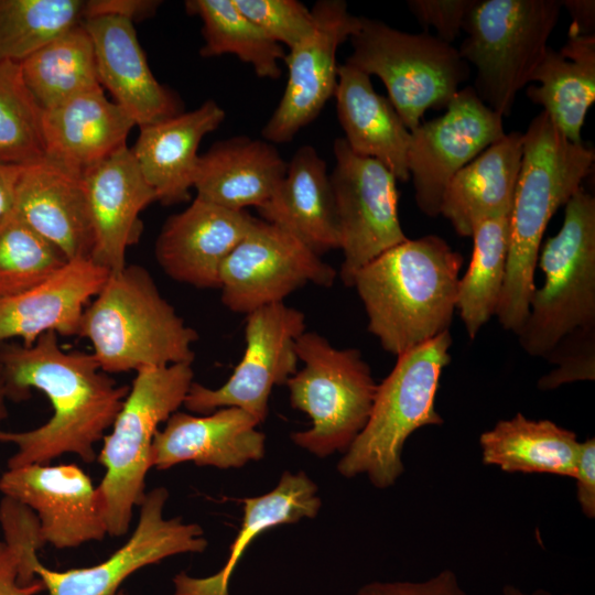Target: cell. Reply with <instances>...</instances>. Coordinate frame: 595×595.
<instances>
[{
    "instance_id": "d6a6232c",
    "label": "cell",
    "mask_w": 595,
    "mask_h": 595,
    "mask_svg": "<svg viewBox=\"0 0 595 595\" xmlns=\"http://www.w3.org/2000/svg\"><path fill=\"white\" fill-rule=\"evenodd\" d=\"M19 64L25 85L44 110L102 87L93 42L82 23Z\"/></svg>"
},
{
    "instance_id": "52a82bcc",
    "label": "cell",
    "mask_w": 595,
    "mask_h": 595,
    "mask_svg": "<svg viewBox=\"0 0 595 595\" xmlns=\"http://www.w3.org/2000/svg\"><path fill=\"white\" fill-rule=\"evenodd\" d=\"M564 206L561 229L539 251L544 281L517 333L522 349L536 357L565 335L595 327V199L580 188Z\"/></svg>"
},
{
    "instance_id": "836d02e7",
    "label": "cell",
    "mask_w": 595,
    "mask_h": 595,
    "mask_svg": "<svg viewBox=\"0 0 595 595\" xmlns=\"http://www.w3.org/2000/svg\"><path fill=\"white\" fill-rule=\"evenodd\" d=\"M509 235L510 215L486 219L472 234V259L458 280L456 294V310L470 339L496 315L506 278Z\"/></svg>"
},
{
    "instance_id": "60d3db41",
    "label": "cell",
    "mask_w": 595,
    "mask_h": 595,
    "mask_svg": "<svg viewBox=\"0 0 595 595\" xmlns=\"http://www.w3.org/2000/svg\"><path fill=\"white\" fill-rule=\"evenodd\" d=\"M0 523L6 542L19 561V582L30 584L37 577L34 565L37 551L45 544L36 515L25 505L4 497L0 502Z\"/></svg>"
},
{
    "instance_id": "30bf717a",
    "label": "cell",
    "mask_w": 595,
    "mask_h": 595,
    "mask_svg": "<svg viewBox=\"0 0 595 595\" xmlns=\"http://www.w3.org/2000/svg\"><path fill=\"white\" fill-rule=\"evenodd\" d=\"M346 63L383 83L388 99L412 131L430 108H446L469 66L452 44L428 32L408 33L360 17Z\"/></svg>"
},
{
    "instance_id": "f546056e",
    "label": "cell",
    "mask_w": 595,
    "mask_h": 595,
    "mask_svg": "<svg viewBox=\"0 0 595 595\" xmlns=\"http://www.w3.org/2000/svg\"><path fill=\"white\" fill-rule=\"evenodd\" d=\"M240 529L229 548L225 565L207 577L182 572L173 578L174 595H229L230 577L251 541L262 532L301 519H313L322 500L316 484L304 473L284 472L269 493L245 498Z\"/></svg>"
},
{
    "instance_id": "8992f818",
    "label": "cell",
    "mask_w": 595,
    "mask_h": 595,
    "mask_svg": "<svg viewBox=\"0 0 595 595\" xmlns=\"http://www.w3.org/2000/svg\"><path fill=\"white\" fill-rule=\"evenodd\" d=\"M192 364L144 368L136 372L111 431L97 455L105 467L99 483L108 534L125 536L133 510L145 496V477L159 425L183 405L192 386Z\"/></svg>"
},
{
    "instance_id": "44dd1931",
    "label": "cell",
    "mask_w": 595,
    "mask_h": 595,
    "mask_svg": "<svg viewBox=\"0 0 595 595\" xmlns=\"http://www.w3.org/2000/svg\"><path fill=\"white\" fill-rule=\"evenodd\" d=\"M246 411L227 407L205 415L176 411L158 430L151 453L152 467L164 470L180 463L221 469L239 468L264 456L266 436Z\"/></svg>"
},
{
    "instance_id": "c3c4849f",
    "label": "cell",
    "mask_w": 595,
    "mask_h": 595,
    "mask_svg": "<svg viewBox=\"0 0 595 595\" xmlns=\"http://www.w3.org/2000/svg\"><path fill=\"white\" fill-rule=\"evenodd\" d=\"M24 165L0 162V220L12 209Z\"/></svg>"
},
{
    "instance_id": "e575fe53",
    "label": "cell",
    "mask_w": 595,
    "mask_h": 595,
    "mask_svg": "<svg viewBox=\"0 0 595 595\" xmlns=\"http://www.w3.org/2000/svg\"><path fill=\"white\" fill-rule=\"evenodd\" d=\"M185 9L203 21L205 43L199 50L203 57L232 54L249 64L260 78L281 76L279 61L285 57L283 46L242 14L234 0H188Z\"/></svg>"
},
{
    "instance_id": "bcb514c9",
    "label": "cell",
    "mask_w": 595,
    "mask_h": 595,
    "mask_svg": "<svg viewBox=\"0 0 595 595\" xmlns=\"http://www.w3.org/2000/svg\"><path fill=\"white\" fill-rule=\"evenodd\" d=\"M160 1L151 0H93L86 1L84 20L101 14H116L131 19H142L153 14ZM83 20V21H84Z\"/></svg>"
},
{
    "instance_id": "f1b7e54d",
    "label": "cell",
    "mask_w": 595,
    "mask_h": 595,
    "mask_svg": "<svg viewBox=\"0 0 595 595\" xmlns=\"http://www.w3.org/2000/svg\"><path fill=\"white\" fill-rule=\"evenodd\" d=\"M334 97L350 150L381 162L397 181H409L411 131L390 100L374 89L370 76L347 63L339 65Z\"/></svg>"
},
{
    "instance_id": "e0dca14e",
    "label": "cell",
    "mask_w": 595,
    "mask_h": 595,
    "mask_svg": "<svg viewBox=\"0 0 595 595\" xmlns=\"http://www.w3.org/2000/svg\"><path fill=\"white\" fill-rule=\"evenodd\" d=\"M0 491L36 515L43 541L56 549L101 541L108 534L98 487L76 464L8 468L0 477Z\"/></svg>"
},
{
    "instance_id": "74e56055",
    "label": "cell",
    "mask_w": 595,
    "mask_h": 595,
    "mask_svg": "<svg viewBox=\"0 0 595 595\" xmlns=\"http://www.w3.org/2000/svg\"><path fill=\"white\" fill-rule=\"evenodd\" d=\"M66 261L13 207L0 220V299L36 285Z\"/></svg>"
},
{
    "instance_id": "2e32d148",
    "label": "cell",
    "mask_w": 595,
    "mask_h": 595,
    "mask_svg": "<svg viewBox=\"0 0 595 595\" xmlns=\"http://www.w3.org/2000/svg\"><path fill=\"white\" fill-rule=\"evenodd\" d=\"M311 11L313 32L285 54L286 85L261 130L270 143L291 141L334 97L339 66L337 50L360 25V17L353 15L343 0H318Z\"/></svg>"
},
{
    "instance_id": "83f0119b",
    "label": "cell",
    "mask_w": 595,
    "mask_h": 595,
    "mask_svg": "<svg viewBox=\"0 0 595 595\" xmlns=\"http://www.w3.org/2000/svg\"><path fill=\"white\" fill-rule=\"evenodd\" d=\"M258 212L318 256L339 248L329 174L312 145L296 150L278 190Z\"/></svg>"
},
{
    "instance_id": "ee69618b",
    "label": "cell",
    "mask_w": 595,
    "mask_h": 595,
    "mask_svg": "<svg viewBox=\"0 0 595 595\" xmlns=\"http://www.w3.org/2000/svg\"><path fill=\"white\" fill-rule=\"evenodd\" d=\"M576 480V498L582 512L589 519L595 518V440L581 442L573 477Z\"/></svg>"
},
{
    "instance_id": "681fc988",
    "label": "cell",
    "mask_w": 595,
    "mask_h": 595,
    "mask_svg": "<svg viewBox=\"0 0 595 595\" xmlns=\"http://www.w3.org/2000/svg\"><path fill=\"white\" fill-rule=\"evenodd\" d=\"M9 400L8 390L6 387L3 375L0 370V425L8 416L7 401Z\"/></svg>"
},
{
    "instance_id": "f6af8a7d",
    "label": "cell",
    "mask_w": 595,
    "mask_h": 595,
    "mask_svg": "<svg viewBox=\"0 0 595 595\" xmlns=\"http://www.w3.org/2000/svg\"><path fill=\"white\" fill-rule=\"evenodd\" d=\"M45 587L37 577L30 584L19 582V561L14 551L0 541V595H36Z\"/></svg>"
},
{
    "instance_id": "9c48e42d",
    "label": "cell",
    "mask_w": 595,
    "mask_h": 595,
    "mask_svg": "<svg viewBox=\"0 0 595 595\" xmlns=\"http://www.w3.org/2000/svg\"><path fill=\"white\" fill-rule=\"evenodd\" d=\"M560 0H477L468 13L458 52L476 67L480 100L504 116L548 48L562 9Z\"/></svg>"
},
{
    "instance_id": "4fadbf2b",
    "label": "cell",
    "mask_w": 595,
    "mask_h": 595,
    "mask_svg": "<svg viewBox=\"0 0 595 595\" xmlns=\"http://www.w3.org/2000/svg\"><path fill=\"white\" fill-rule=\"evenodd\" d=\"M336 270L283 229L256 218L220 268L221 302L248 314L281 303L306 283L329 288Z\"/></svg>"
},
{
    "instance_id": "ab89813d",
    "label": "cell",
    "mask_w": 595,
    "mask_h": 595,
    "mask_svg": "<svg viewBox=\"0 0 595 595\" xmlns=\"http://www.w3.org/2000/svg\"><path fill=\"white\" fill-rule=\"evenodd\" d=\"M556 365L538 381L541 390L564 383L595 379V327L578 328L563 338L543 357Z\"/></svg>"
},
{
    "instance_id": "484cf974",
    "label": "cell",
    "mask_w": 595,
    "mask_h": 595,
    "mask_svg": "<svg viewBox=\"0 0 595 595\" xmlns=\"http://www.w3.org/2000/svg\"><path fill=\"white\" fill-rule=\"evenodd\" d=\"M286 165L272 143L232 137L199 155L193 188L197 198L226 209H258L278 190Z\"/></svg>"
},
{
    "instance_id": "d590c367",
    "label": "cell",
    "mask_w": 595,
    "mask_h": 595,
    "mask_svg": "<svg viewBox=\"0 0 595 595\" xmlns=\"http://www.w3.org/2000/svg\"><path fill=\"white\" fill-rule=\"evenodd\" d=\"M83 0H0V62L20 63L84 20Z\"/></svg>"
},
{
    "instance_id": "9a60e30c",
    "label": "cell",
    "mask_w": 595,
    "mask_h": 595,
    "mask_svg": "<svg viewBox=\"0 0 595 595\" xmlns=\"http://www.w3.org/2000/svg\"><path fill=\"white\" fill-rule=\"evenodd\" d=\"M167 499L165 487L147 493L130 538L98 564L53 571L39 561L34 573L48 595H119L122 582L138 570L173 555L204 552L208 542L199 524L164 517Z\"/></svg>"
},
{
    "instance_id": "277c9868",
    "label": "cell",
    "mask_w": 595,
    "mask_h": 595,
    "mask_svg": "<svg viewBox=\"0 0 595 595\" xmlns=\"http://www.w3.org/2000/svg\"><path fill=\"white\" fill-rule=\"evenodd\" d=\"M78 336L89 340L106 374L192 364L197 332L162 296L147 269L110 273L86 306Z\"/></svg>"
},
{
    "instance_id": "8fae6325",
    "label": "cell",
    "mask_w": 595,
    "mask_h": 595,
    "mask_svg": "<svg viewBox=\"0 0 595 595\" xmlns=\"http://www.w3.org/2000/svg\"><path fill=\"white\" fill-rule=\"evenodd\" d=\"M329 174L344 260L340 279L353 285L360 268L408 239L402 230L396 176L379 161L356 154L344 138L333 144Z\"/></svg>"
},
{
    "instance_id": "f907efd6",
    "label": "cell",
    "mask_w": 595,
    "mask_h": 595,
    "mask_svg": "<svg viewBox=\"0 0 595 595\" xmlns=\"http://www.w3.org/2000/svg\"><path fill=\"white\" fill-rule=\"evenodd\" d=\"M502 595H554L548 591H544V589H534L533 592L531 593H526L523 591H521L520 588L511 585V584H508V585H505L504 588H502ZM565 595H571V594H565Z\"/></svg>"
},
{
    "instance_id": "ffe728a7",
    "label": "cell",
    "mask_w": 595,
    "mask_h": 595,
    "mask_svg": "<svg viewBox=\"0 0 595 595\" xmlns=\"http://www.w3.org/2000/svg\"><path fill=\"white\" fill-rule=\"evenodd\" d=\"M110 272L90 258L66 261L36 285L0 299V344L33 345L42 335H78L86 306Z\"/></svg>"
},
{
    "instance_id": "cb8c5ba5",
    "label": "cell",
    "mask_w": 595,
    "mask_h": 595,
    "mask_svg": "<svg viewBox=\"0 0 595 595\" xmlns=\"http://www.w3.org/2000/svg\"><path fill=\"white\" fill-rule=\"evenodd\" d=\"M13 209L67 261L90 258L93 232L82 175L45 159L24 165Z\"/></svg>"
},
{
    "instance_id": "7a4b0ae2",
    "label": "cell",
    "mask_w": 595,
    "mask_h": 595,
    "mask_svg": "<svg viewBox=\"0 0 595 595\" xmlns=\"http://www.w3.org/2000/svg\"><path fill=\"white\" fill-rule=\"evenodd\" d=\"M463 256L436 235L407 239L358 270L353 280L382 348L399 356L450 331Z\"/></svg>"
},
{
    "instance_id": "4316f807",
    "label": "cell",
    "mask_w": 595,
    "mask_h": 595,
    "mask_svg": "<svg viewBox=\"0 0 595 595\" xmlns=\"http://www.w3.org/2000/svg\"><path fill=\"white\" fill-rule=\"evenodd\" d=\"M522 152L523 133H505L452 177L440 215L458 236L472 237L479 223L510 215Z\"/></svg>"
},
{
    "instance_id": "ac0fdd59",
    "label": "cell",
    "mask_w": 595,
    "mask_h": 595,
    "mask_svg": "<svg viewBox=\"0 0 595 595\" xmlns=\"http://www.w3.org/2000/svg\"><path fill=\"white\" fill-rule=\"evenodd\" d=\"M82 181L93 232L90 259L116 273L127 266V250L143 229L140 214L156 195L127 145L87 169Z\"/></svg>"
},
{
    "instance_id": "7dc6e473",
    "label": "cell",
    "mask_w": 595,
    "mask_h": 595,
    "mask_svg": "<svg viewBox=\"0 0 595 595\" xmlns=\"http://www.w3.org/2000/svg\"><path fill=\"white\" fill-rule=\"evenodd\" d=\"M571 17L569 36L592 35L595 28L594 0H562Z\"/></svg>"
},
{
    "instance_id": "5bb4252c",
    "label": "cell",
    "mask_w": 595,
    "mask_h": 595,
    "mask_svg": "<svg viewBox=\"0 0 595 595\" xmlns=\"http://www.w3.org/2000/svg\"><path fill=\"white\" fill-rule=\"evenodd\" d=\"M502 118L467 86L453 96L442 116L411 131L408 170L424 215L437 217L452 177L505 136Z\"/></svg>"
},
{
    "instance_id": "f35d334b",
    "label": "cell",
    "mask_w": 595,
    "mask_h": 595,
    "mask_svg": "<svg viewBox=\"0 0 595 595\" xmlns=\"http://www.w3.org/2000/svg\"><path fill=\"white\" fill-rule=\"evenodd\" d=\"M237 8L270 40L292 48L314 29V17L298 0H234Z\"/></svg>"
},
{
    "instance_id": "6da1fadb",
    "label": "cell",
    "mask_w": 595,
    "mask_h": 595,
    "mask_svg": "<svg viewBox=\"0 0 595 595\" xmlns=\"http://www.w3.org/2000/svg\"><path fill=\"white\" fill-rule=\"evenodd\" d=\"M0 370L9 399L23 400L35 389L53 408L52 416L35 429L0 430V442L17 448L8 468L50 464L67 453L85 463L97 459L95 445L111 428L130 387L102 371L91 353L65 351L55 333L31 346L0 344Z\"/></svg>"
},
{
    "instance_id": "5b68a950",
    "label": "cell",
    "mask_w": 595,
    "mask_h": 595,
    "mask_svg": "<svg viewBox=\"0 0 595 595\" xmlns=\"http://www.w3.org/2000/svg\"><path fill=\"white\" fill-rule=\"evenodd\" d=\"M452 336L446 331L399 356L377 386L368 421L337 463L347 478L366 475L377 488L396 484L404 470L402 451L418 429L440 425L435 396L442 370L451 361Z\"/></svg>"
},
{
    "instance_id": "3957f363",
    "label": "cell",
    "mask_w": 595,
    "mask_h": 595,
    "mask_svg": "<svg viewBox=\"0 0 595 595\" xmlns=\"http://www.w3.org/2000/svg\"><path fill=\"white\" fill-rule=\"evenodd\" d=\"M594 149L570 141L541 111L523 133V152L512 208L506 278L496 311L500 325L517 334L534 292L542 237L554 213L582 188Z\"/></svg>"
},
{
    "instance_id": "7402d4cb",
    "label": "cell",
    "mask_w": 595,
    "mask_h": 595,
    "mask_svg": "<svg viewBox=\"0 0 595 595\" xmlns=\"http://www.w3.org/2000/svg\"><path fill=\"white\" fill-rule=\"evenodd\" d=\"M82 24L93 42L100 85L136 126H149L180 113L173 94L152 74L131 19L101 14Z\"/></svg>"
},
{
    "instance_id": "603a6c76",
    "label": "cell",
    "mask_w": 595,
    "mask_h": 595,
    "mask_svg": "<svg viewBox=\"0 0 595 595\" xmlns=\"http://www.w3.org/2000/svg\"><path fill=\"white\" fill-rule=\"evenodd\" d=\"M134 126L132 118L105 96L102 87L79 94L44 110V159L82 175L126 147Z\"/></svg>"
},
{
    "instance_id": "d4e9b609",
    "label": "cell",
    "mask_w": 595,
    "mask_h": 595,
    "mask_svg": "<svg viewBox=\"0 0 595 595\" xmlns=\"http://www.w3.org/2000/svg\"><path fill=\"white\" fill-rule=\"evenodd\" d=\"M225 117V110L208 99L194 110L140 127L131 151L156 202L173 205L190 198L201 141L216 130Z\"/></svg>"
},
{
    "instance_id": "ba28073f",
    "label": "cell",
    "mask_w": 595,
    "mask_h": 595,
    "mask_svg": "<svg viewBox=\"0 0 595 595\" xmlns=\"http://www.w3.org/2000/svg\"><path fill=\"white\" fill-rule=\"evenodd\" d=\"M303 367L285 382L291 405L306 413L312 426L291 434L301 448L326 457L346 452L370 415L377 383L357 348H337L316 332L295 343Z\"/></svg>"
},
{
    "instance_id": "8d00e7d4",
    "label": "cell",
    "mask_w": 595,
    "mask_h": 595,
    "mask_svg": "<svg viewBox=\"0 0 595 595\" xmlns=\"http://www.w3.org/2000/svg\"><path fill=\"white\" fill-rule=\"evenodd\" d=\"M43 113L20 64L0 62V162L29 165L44 159Z\"/></svg>"
},
{
    "instance_id": "d6986e66",
    "label": "cell",
    "mask_w": 595,
    "mask_h": 595,
    "mask_svg": "<svg viewBox=\"0 0 595 595\" xmlns=\"http://www.w3.org/2000/svg\"><path fill=\"white\" fill-rule=\"evenodd\" d=\"M247 210H230L195 197L170 216L154 255L171 279L197 289H219L220 268L255 221Z\"/></svg>"
},
{
    "instance_id": "1f68e13d",
    "label": "cell",
    "mask_w": 595,
    "mask_h": 595,
    "mask_svg": "<svg viewBox=\"0 0 595 595\" xmlns=\"http://www.w3.org/2000/svg\"><path fill=\"white\" fill-rule=\"evenodd\" d=\"M483 463L508 473H541L574 477L581 442L550 420H531L518 412L479 437Z\"/></svg>"
},
{
    "instance_id": "b9f144b4",
    "label": "cell",
    "mask_w": 595,
    "mask_h": 595,
    "mask_svg": "<svg viewBox=\"0 0 595 595\" xmlns=\"http://www.w3.org/2000/svg\"><path fill=\"white\" fill-rule=\"evenodd\" d=\"M477 0H409L408 8L422 26H432L436 36L452 44Z\"/></svg>"
},
{
    "instance_id": "4dcf8cb0",
    "label": "cell",
    "mask_w": 595,
    "mask_h": 595,
    "mask_svg": "<svg viewBox=\"0 0 595 595\" xmlns=\"http://www.w3.org/2000/svg\"><path fill=\"white\" fill-rule=\"evenodd\" d=\"M527 97L543 107L553 125L572 142H582L587 110L595 100V35L569 36L555 51L548 46L536 68Z\"/></svg>"
},
{
    "instance_id": "7c38bea8",
    "label": "cell",
    "mask_w": 595,
    "mask_h": 595,
    "mask_svg": "<svg viewBox=\"0 0 595 595\" xmlns=\"http://www.w3.org/2000/svg\"><path fill=\"white\" fill-rule=\"evenodd\" d=\"M305 327L304 313L284 302L248 313L245 353L229 379L216 389L193 382L183 405L201 414L235 407L260 424L273 387L285 385L298 370L295 343Z\"/></svg>"
},
{
    "instance_id": "7bdbcfd3",
    "label": "cell",
    "mask_w": 595,
    "mask_h": 595,
    "mask_svg": "<svg viewBox=\"0 0 595 595\" xmlns=\"http://www.w3.org/2000/svg\"><path fill=\"white\" fill-rule=\"evenodd\" d=\"M355 595H468L452 570H444L424 581H374Z\"/></svg>"
}]
</instances>
